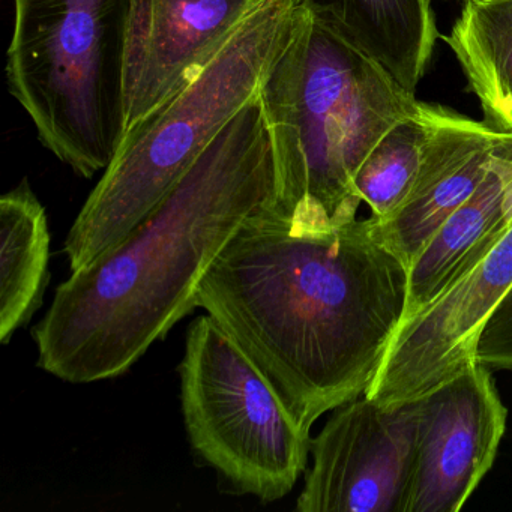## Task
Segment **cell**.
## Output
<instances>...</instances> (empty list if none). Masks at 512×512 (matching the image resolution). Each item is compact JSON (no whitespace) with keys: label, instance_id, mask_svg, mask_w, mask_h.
<instances>
[{"label":"cell","instance_id":"obj_1","mask_svg":"<svg viewBox=\"0 0 512 512\" xmlns=\"http://www.w3.org/2000/svg\"><path fill=\"white\" fill-rule=\"evenodd\" d=\"M272 203L218 254L196 308L247 352L311 430L370 388L403 322L410 269L371 217L301 235Z\"/></svg>","mask_w":512,"mask_h":512},{"label":"cell","instance_id":"obj_2","mask_svg":"<svg viewBox=\"0 0 512 512\" xmlns=\"http://www.w3.org/2000/svg\"><path fill=\"white\" fill-rule=\"evenodd\" d=\"M277 194L260 94L113 250L71 272L34 328L38 365L64 382L127 373L196 308L206 272Z\"/></svg>","mask_w":512,"mask_h":512},{"label":"cell","instance_id":"obj_3","mask_svg":"<svg viewBox=\"0 0 512 512\" xmlns=\"http://www.w3.org/2000/svg\"><path fill=\"white\" fill-rule=\"evenodd\" d=\"M260 103L277 170L272 205L292 232L319 235L356 220L362 161L419 101L302 0L292 38L260 88Z\"/></svg>","mask_w":512,"mask_h":512},{"label":"cell","instance_id":"obj_4","mask_svg":"<svg viewBox=\"0 0 512 512\" xmlns=\"http://www.w3.org/2000/svg\"><path fill=\"white\" fill-rule=\"evenodd\" d=\"M302 0H263L178 94L128 131L77 215L65 254L79 271L121 244L260 94Z\"/></svg>","mask_w":512,"mask_h":512},{"label":"cell","instance_id":"obj_5","mask_svg":"<svg viewBox=\"0 0 512 512\" xmlns=\"http://www.w3.org/2000/svg\"><path fill=\"white\" fill-rule=\"evenodd\" d=\"M10 94L38 139L77 175L112 163L124 137L130 0H14Z\"/></svg>","mask_w":512,"mask_h":512},{"label":"cell","instance_id":"obj_6","mask_svg":"<svg viewBox=\"0 0 512 512\" xmlns=\"http://www.w3.org/2000/svg\"><path fill=\"white\" fill-rule=\"evenodd\" d=\"M179 373L194 452L238 493L263 502L286 497L307 470L310 430L209 314L188 328Z\"/></svg>","mask_w":512,"mask_h":512},{"label":"cell","instance_id":"obj_7","mask_svg":"<svg viewBox=\"0 0 512 512\" xmlns=\"http://www.w3.org/2000/svg\"><path fill=\"white\" fill-rule=\"evenodd\" d=\"M421 400L385 406L367 395L335 409L311 439L299 512H406Z\"/></svg>","mask_w":512,"mask_h":512},{"label":"cell","instance_id":"obj_8","mask_svg":"<svg viewBox=\"0 0 512 512\" xmlns=\"http://www.w3.org/2000/svg\"><path fill=\"white\" fill-rule=\"evenodd\" d=\"M511 289L512 226L472 271L401 323L364 395L385 406L407 403L478 361L482 328Z\"/></svg>","mask_w":512,"mask_h":512},{"label":"cell","instance_id":"obj_9","mask_svg":"<svg viewBox=\"0 0 512 512\" xmlns=\"http://www.w3.org/2000/svg\"><path fill=\"white\" fill-rule=\"evenodd\" d=\"M406 512H457L493 466L508 412L479 361L419 397Z\"/></svg>","mask_w":512,"mask_h":512},{"label":"cell","instance_id":"obj_10","mask_svg":"<svg viewBox=\"0 0 512 512\" xmlns=\"http://www.w3.org/2000/svg\"><path fill=\"white\" fill-rule=\"evenodd\" d=\"M263 0H130L124 136L178 94Z\"/></svg>","mask_w":512,"mask_h":512},{"label":"cell","instance_id":"obj_11","mask_svg":"<svg viewBox=\"0 0 512 512\" xmlns=\"http://www.w3.org/2000/svg\"><path fill=\"white\" fill-rule=\"evenodd\" d=\"M512 133L431 104V131L421 167L400 208L374 220L383 244L412 266L422 248L484 181L491 160Z\"/></svg>","mask_w":512,"mask_h":512},{"label":"cell","instance_id":"obj_12","mask_svg":"<svg viewBox=\"0 0 512 512\" xmlns=\"http://www.w3.org/2000/svg\"><path fill=\"white\" fill-rule=\"evenodd\" d=\"M304 5L415 94L439 38L431 0H304Z\"/></svg>","mask_w":512,"mask_h":512},{"label":"cell","instance_id":"obj_13","mask_svg":"<svg viewBox=\"0 0 512 512\" xmlns=\"http://www.w3.org/2000/svg\"><path fill=\"white\" fill-rule=\"evenodd\" d=\"M511 215L512 140H509L494 155L475 193L446 218L413 260L403 322L442 295L461 260L491 229Z\"/></svg>","mask_w":512,"mask_h":512},{"label":"cell","instance_id":"obj_14","mask_svg":"<svg viewBox=\"0 0 512 512\" xmlns=\"http://www.w3.org/2000/svg\"><path fill=\"white\" fill-rule=\"evenodd\" d=\"M50 232L46 209L28 181L0 199V341L28 325L49 283Z\"/></svg>","mask_w":512,"mask_h":512},{"label":"cell","instance_id":"obj_15","mask_svg":"<svg viewBox=\"0 0 512 512\" xmlns=\"http://www.w3.org/2000/svg\"><path fill=\"white\" fill-rule=\"evenodd\" d=\"M442 40L454 53L488 127L512 133V0H464Z\"/></svg>","mask_w":512,"mask_h":512},{"label":"cell","instance_id":"obj_16","mask_svg":"<svg viewBox=\"0 0 512 512\" xmlns=\"http://www.w3.org/2000/svg\"><path fill=\"white\" fill-rule=\"evenodd\" d=\"M430 131L431 104L419 101L412 113L380 137L362 161L355 176L356 193L370 206L374 220L394 214L412 190Z\"/></svg>","mask_w":512,"mask_h":512},{"label":"cell","instance_id":"obj_17","mask_svg":"<svg viewBox=\"0 0 512 512\" xmlns=\"http://www.w3.org/2000/svg\"><path fill=\"white\" fill-rule=\"evenodd\" d=\"M476 359L485 367L512 371V289L482 328Z\"/></svg>","mask_w":512,"mask_h":512}]
</instances>
